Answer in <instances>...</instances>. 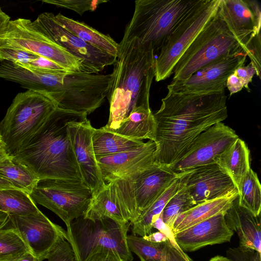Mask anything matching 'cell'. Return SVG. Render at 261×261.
Segmentation results:
<instances>
[{"instance_id":"6da1fadb","label":"cell","mask_w":261,"mask_h":261,"mask_svg":"<svg viewBox=\"0 0 261 261\" xmlns=\"http://www.w3.org/2000/svg\"><path fill=\"white\" fill-rule=\"evenodd\" d=\"M225 91L198 95L168 92L153 114L154 162L169 166L193 140L228 117Z\"/></svg>"},{"instance_id":"7a4b0ae2","label":"cell","mask_w":261,"mask_h":261,"mask_svg":"<svg viewBox=\"0 0 261 261\" xmlns=\"http://www.w3.org/2000/svg\"><path fill=\"white\" fill-rule=\"evenodd\" d=\"M87 116L86 113L57 108L13 158L27 166L39 179L83 181L68 125Z\"/></svg>"},{"instance_id":"3957f363","label":"cell","mask_w":261,"mask_h":261,"mask_svg":"<svg viewBox=\"0 0 261 261\" xmlns=\"http://www.w3.org/2000/svg\"><path fill=\"white\" fill-rule=\"evenodd\" d=\"M107 94L110 115L107 130L117 128L133 109L150 108V90L155 77L154 52L152 48L134 38L119 43Z\"/></svg>"},{"instance_id":"277c9868","label":"cell","mask_w":261,"mask_h":261,"mask_svg":"<svg viewBox=\"0 0 261 261\" xmlns=\"http://www.w3.org/2000/svg\"><path fill=\"white\" fill-rule=\"evenodd\" d=\"M199 0H138L122 42L137 38L160 51L187 12Z\"/></svg>"},{"instance_id":"5b68a950","label":"cell","mask_w":261,"mask_h":261,"mask_svg":"<svg viewBox=\"0 0 261 261\" xmlns=\"http://www.w3.org/2000/svg\"><path fill=\"white\" fill-rule=\"evenodd\" d=\"M47 95L31 90L18 93L0 122L6 152L14 156L57 108Z\"/></svg>"},{"instance_id":"8992f818","label":"cell","mask_w":261,"mask_h":261,"mask_svg":"<svg viewBox=\"0 0 261 261\" xmlns=\"http://www.w3.org/2000/svg\"><path fill=\"white\" fill-rule=\"evenodd\" d=\"M242 49L237 39L216 14L177 61L172 81L188 79L206 65Z\"/></svg>"},{"instance_id":"52a82bcc","label":"cell","mask_w":261,"mask_h":261,"mask_svg":"<svg viewBox=\"0 0 261 261\" xmlns=\"http://www.w3.org/2000/svg\"><path fill=\"white\" fill-rule=\"evenodd\" d=\"M130 225L109 218L90 219L82 216L74 219L67 233L76 261L84 260L97 247L114 251L124 261H133L126 240Z\"/></svg>"},{"instance_id":"ba28073f","label":"cell","mask_w":261,"mask_h":261,"mask_svg":"<svg viewBox=\"0 0 261 261\" xmlns=\"http://www.w3.org/2000/svg\"><path fill=\"white\" fill-rule=\"evenodd\" d=\"M220 0H199L174 29L155 60V80L173 74L177 61L206 23L217 14Z\"/></svg>"},{"instance_id":"9c48e42d","label":"cell","mask_w":261,"mask_h":261,"mask_svg":"<svg viewBox=\"0 0 261 261\" xmlns=\"http://www.w3.org/2000/svg\"><path fill=\"white\" fill-rule=\"evenodd\" d=\"M29 195L35 203L59 216L68 231L73 220L85 215L93 193L83 181L45 178L39 180Z\"/></svg>"},{"instance_id":"30bf717a","label":"cell","mask_w":261,"mask_h":261,"mask_svg":"<svg viewBox=\"0 0 261 261\" xmlns=\"http://www.w3.org/2000/svg\"><path fill=\"white\" fill-rule=\"evenodd\" d=\"M0 40V46L29 51L51 60L68 70L81 72V60L54 42L30 19L19 18L10 20Z\"/></svg>"},{"instance_id":"8fae6325","label":"cell","mask_w":261,"mask_h":261,"mask_svg":"<svg viewBox=\"0 0 261 261\" xmlns=\"http://www.w3.org/2000/svg\"><path fill=\"white\" fill-rule=\"evenodd\" d=\"M179 175L168 166L154 162L130 179L116 180L130 215L131 224Z\"/></svg>"},{"instance_id":"7c38bea8","label":"cell","mask_w":261,"mask_h":261,"mask_svg":"<svg viewBox=\"0 0 261 261\" xmlns=\"http://www.w3.org/2000/svg\"><path fill=\"white\" fill-rule=\"evenodd\" d=\"M34 21L54 42L81 60L82 72L98 74L116 61V57L85 42L66 30L56 20L53 13H42Z\"/></svg>"},{"instance_id":"4fadbf2b","label":"cell","mask_w":261,"mask_h":261,"mask_svg":"<svg viewBox=\"0 0 261 261\" xmlns=\"http://www.w3.org/2000/svg\"><path fill=\"white\" fill-rule=\"evenodd\" d=\"M239 138L235 131L218 122L197 136L178 158L168 167L179 174L210 164Z\"/></svg>"},{"instance_id":"5bb4252c","label":"cell","mask_w":261,"mask_h":261,"mask_svg":"<svg viewBox=\"0 0 261 261\" xmlns=\"http://www.w3.org/2000/svg\"><path fill=\"white\" fill-rule=\"evenodd\" d=\"M246 58L243 49L221 57L200 68L188 79L172 81L167 86L168 92L198 95L224 91L227 78L237 68L244 65Z\"/></svg>"},{"instance_id":"9a60e30c","label":"cell","mask_w":261,"mask_h":261,"mask_svg":"<svg viewBox=\"0 0 261 261\" xmlns=\"http://www.w3.org/2000/svg\"><path fill=\"white\" fill-rule=\"evenodd\" d=\"M7 225L19 234L29 251L40 261L46 258L60 237H66L68 241L67 231L40 210L25 215H9Z\"/></svg>"},{"instance_id":"2e32d148","label":"cell","mask_w":261,"mask_h":261,"mask_svg":"<svg viewBox=\"0 0 261 261\" xmlns=\"http://www.w3.org/2000/svg\"><path fill=\"white\" fill-rule=\"evenodd\" d=\"M156 145L149 140L129 150L96 157L105 181L130 179L154 163Z\"/></svg>"},{"instance_id":"e0dca14e","label":"cell","mask_w":261,"mask_h":261,"mask_svg":"<svg viewBox=\"0 0 261 261\" xmlns=\"http://www.w3.org/2000/svg\"><path fill=\"white\" fill-rule=\"evenodd\" d=\"M93 127L87 118L71 122L68 131L82 178L93 195L106 185L92 144Z\"/></svg>"},{"instance_id":"ac0fdd59","label":"cell","mask_w":261,"mask_h":261,"mask_svg":"<svg viewBox=\"0 0 261 261\" xmlns=\"http://www.w3.org/2000/svg\"><path fill=\"white\" fill-rule=\"evenodd\" d=\"M245 51L250 41L260 33L261 7L255 0H220L217 12Z\"/></svg>"},{"instance_id":"d6986e66","label":"cell","mask_w":261,"mask_h":261,"mask_svg":"<svg viewBox=\"0 0 261 261\" xmlns=\"http://www.w3.org/2000/svg\"><path fill=\"white\" fill-rule=\"evenodd\" d=\"M185 185L196 205L238 191L230 177L216 163L189 171Z\"/></svg>"},{"instance_id":"ffe728a7","label":"cell","mask_w":261,"mask_h":261,"mask_svg":"<svg viewBox=\"0 0 261 261\" xmlns=\"http://www.w3.org/2000/svg\"><path fill=\"white\" fill-rule=\"evenodd\" d=\"M224 214L214 216L174 233L176 243L183 251L193 252L229 242L234 232L227 225Z\"/></svg>"},{"instance_id":"44dd1931","label":"cell","mask_w":261,"mask_h":261,"mask_svg":"<svg viewBox=\"0 0 261 261\" xmlns=\"http://www.w3.org/2000/svg\"><path fill=\"white\" fill-rule=\"evenodd\" d=\"M84 217L90 219L111 218L121 223L130 222V218L116 181L106 184L93 195Z\"/></svg>"},{"instance_id":"7402d4cb","label":"cell","mask_w":261,"mask_h":261,"mask_svg":"<svg viewBox=\"0 0 261 261\" xmlns=\"http://www.w3.org/2000/svg\"><path fill=\"white\" fill-rule=\"evenodd\" d=\"M238 197L224 214L226 222L238 234L240 247L261 253L260 215L256 216L241 206Z\"/></svg>"},{"instance_id":"603a6c76","label":"cell","mask_w":261,"mask_h":261,"mask_svg":"<svg viewBox=\"0 0 261 261\" xmlns=\"http://www.w3.org/2000/svg\"><path fill=\"white\" fill-rule=\"evenodd\" d=\"M128 247L141 261H194L186 253L177 250L169 240L160 243L146 240L143 237L129 234Z\"/></svg>"},{"instance_id":"cb8c5ba5","label":"cell","mask_w":261,"mask_h":261,"mask_svg":"<svg viewBox=\"0 0 261 261\" xmlns=\"http://www.w3.org/2000/svg\"><path fill=\"white\" fill-rule=\"evenodd\" d=\"M236 191L226 196L197 204L179 214L175 219L173 233L181 231L214 216L225 213L238 197Z\"/></svg>"},{"instance_id":"d4e9b609","label":"cell","mask_w":261,"mask_h":261,"mask_svg":"<svg viewBox=\"0 0 261 261\" xmlns=\"http://www.w3.org/2000/svg\"><path fill=\"white\" fill-rule=\"evenodd\" d=\"M250 154L246 143L239 137L216 161V163L230 177L237 190L251 169Z\"/></svg>"},{"instance_id":"484cf974","label":"cell","mask_w":261,"mask_h":261,"mask_svg":"<svg viewBox=\"0 0 261 261\" xmlns=\"http://www.w3.org/2000/svg\"><path fill=\"white\" fill-rule=\"evenodd\" d=\"M54 18L66 30L85 42L117 58L119 44L109 35L104 34L83 22L68 18L61 13L54 14Z\"/></svg>"},{"instance_id":"4316f807","label":"cell","mask_w":261,"mask_h":261,"mask_svg":"<svg viewBox=\"0 0 261 261\" xmlns=\"http://www.w3.org/2000/svg\"><path fill=\"white\" fill-rule=\"evenodd\" d=\"M155 128V122L150 108L140 107L133 109L117 128L108 130L132 140L153 141Z\"/></svg>"},{"instance_id":"83f0119b","label":"cell","mask_w":261,"mask_h":261,"mask_svg":"<svg viewBox=\"0 0 261 261\" xmlns=\"http://www.w3.org/2000/svg\"><path fill=\"white\" fill-rule=\"evenodd\" d=\"M188 171L180 173L166 190L131 224L133 234L143 237L152 232V222L161 214L170 199L181 187Z\"/></svg>"},{"instance_id":"f1b7e54d","label":"cell","mask_w":261,"mask_h":261,"mask_svg":"<svg viewBox=\"0 0 261 261\" xmlns=\"http://www.w3.org/2000/svg\"><path fill=\"white\" fill-rule=\"evenodd\" d=\"M92 144L96 157L112 155L137 148L143 141L132 140L103 128H93Z\"/></svg>"},{"instance_id":"f546056e","label":"cell","mask_w":261,"mask_h":261,"mask_svg":"<svg viewBox=\"0 0 261 261\" xmlns=\"http://www.w3.org/2000/svg\"><path fill=\"white\" fill-rule=\"evenodd\" d=\"M0 177L9 181L16 189L29 194L39 180L27 166L11 156L0 162Z\"/></svg>"},{"instance_id":"4dcf8cb0","label":"cell","mask_w":261,"mask_h":261,"mask_svg":"<svg viewBox=\"0 0 261 261\" xmlns=\"http://www.w3.org/2000/svg\"><path fill=\"white\" fill-rule=\"evenodd\" d=\"M29 194L15 189H0V212L9 215H25L38 211Z\"/></svg>"},{"instance_id":"1f68e13d","label":"cell","mask_w":261,"mask_h":261,"mask_svg":"<svg viewBox=\"0 0 261 261\" xmlns=\"http://www.w3.org/2000/svg\"><path fill=\"white\" fill-rule=\"evenodd\" d=\"M239 205L254 215L261 211V186L257 173L251 168L242 179L238 189Z\"/></svg>"},{"instance_id":"d6a6232c","label":"cell","mask_w":261,"mask_h":261,"mask_svg":"<svg viewBox=\"0 0 261 261\" xmlns=\"http://www.w3.org/2000/svg\"><path fill=\"white\" fill-rule=\"evenodd\" d=\"M188 171L185 175L181 187L168 202L160 215L163 222L171 230L177 216L196 205L185 185Z\"/></svg>"},{"instance_id":"836d02e7","label":"cell","mask_w":261,"mask_h":261,"mask_svg":"<svg viewBox=\"0 0 261 261\" xmlns=\"http://www.w3.org/2000/svg\"><path fill=\"white\" fill-rule=\"evenodd\" d=\"M28 251L19 234L7 223L0 229V261H15Z\"/></svg>"},{"instance_id":"e575fe53","label":"cell","mask_w":261,"mask_h":261,"mask_svg":"<svg viewBox=\"0 0 261 261\" xmlns=\"http://www.w3.org/2000/svg\"><path fill=\"white\" fill-rule=\"evenodd\" d=\"M254 74H256V70L250 63L234 70L226 81V87L229 90L230 95L241 91L243 88L250 92L249 84L252 82Z\"/></svg>"},{"instance_id":"d590c367","label":"cell","mask_w":261,"mask_h":261,"mask_svg":"<svg viewBox=\"0 0 261 261\" xmlns=\"http://www.w3.org/2000/svg\"><path fill=\"white\" fill-rule=\"evenodd\" d=\"M43 3L53 5L58 7L72 10L80 15L89 11H94L101 4L107 1H74V0H44Z\"/></svg>"},{"instance_id":"8d00e7d4","label":"cell","mask_w":261,"mask_h":261,"mask_svg":"<svg viewBox=\"0 0 261 261\" xmlns=\"http://www.w3.org/2000/svg\"><path fill=\"white\" fill-rule=\"evenodd\" d=\"M48 261H76L73 250L63 236L60 237L54 246L48 252L46 258Z\"/></svg>"},{"instance_id":"74e56055","label":"cell","mask_w":261,"mask_h":261,"mask_svg":"<svg viewBox=\"0 0 261 261\" xmlns=\"http://www.w3.org/2000/svg\"><path fill=\"white\" fill-rule=\"evenodd\" d=\"M39 56L32 53L10 47L0 46V61L12 62L22 66Z\"/></svg>"},{"instance_id":"f35d334b","label":"cell","mask_w":261,"mask_h":261,"mask_svg":"<svg viewBox=\"0 0 261 261\" xmlns=\"http://www.w3.org/2000/svg\"><path fill=\"white\" fill-rule=\"evenodd\" d=\"M21 67L43 72L65 73L71 71L51 60L40 56Z\"/></svg>"},{"instance_id":"ab89813d","label":"cell","mask_w":261,"mask_h":261,"mask_svg":"<svg viewBox=\"0 0 261 261\" xmlns=\"http://www.w3.org/2000/svg\"><path fill=\"white\" fill-rule=\"evenodd\" d=\"M245 52L250 59V63L256 70V74L260 79L261 36L260 33L253 37L247 44Z\"/></svg>"},{"instance_id":"60d3db41","label":"cell","mask_w":261,"mask_h":261,"mask_svg":"<svg viewBox=\"0 0 261 261\" xmlns=\"http://www.w3.org/2000/svg\"><path fill=\"white\" fill-rule=\"evenodd\" d=\"M226 257L232 261H261V253L252 249H244L238 246L229 248Z\"/></svg>"},{"instance_id":"b9f144b4","label":"cell","mask_w":261,"mask_h":261,"mask_svg":"<svg viewBox=\"0 0 261 261\" xmlns=\"http://www.w3.org/2000/svg\"><path fill=\"white\" fill-rule=\"evenodd\" d=\"M82 261H124L114 251L102 247L94 248Z\"/></svg>"},{"instance_id":"7bdbcfd3","label":"cell","mask_w":261,"mask_h":261,"mask_svg":"<svg viewBox=\"0 0 261 261\" xmlns=\"http://www.w3.org/2000/svg\"><path fill=\"white\" fill-rule=\"evenodd\" d=\"M143 238L147 241L154 243L163 242L169 240L165 234L160 231L151 232Z\"/></svg>"},{"instance_id":"ee69618b","label":"cell","mask_w":261,"mask_h":261,"mask_svg":"<svg viewBox=\"0 0 261 261\" xmlns=\"http://www.w3.org/2000/svg\"><path fill=\"white\" fill-rule=\"evenodd\" d=\"M10 20V16L4 12L0 7V38L5 33Z\"/></svg>"},{"instance_id":"f6af8a7d","label":"cell","mask_w":261,"mask_h":261,"mask_svg":"<svg viewBox=\"0 0 261 261\" xmlns=\"http://www.w3.org/2000/svg\"><path fill=\"white\" fill-rule=\"evenodd\" d=\"M15 261H40L39 259L33 255L31 252L28 251L22 255L18 259Z\"/></svg>"},{"instance_id":"bcb514c9","label":"cell","mask_w":261,"mask_h":261,"mask_svg":"<svg viewBox=\"0 0 261 261\" xmlns=\"http://www.w3.org/2000/svg\"><path fill=\"white\" fill-rule=\"evenodd\" d=\"M9 214L0 212V229L5 227L9 220Z\"/></svg>"},{"instance_id":"7dc6e473","label":"cell","mask_w":261,"mask_h":261,"mask_svg":"<svg viewBox=\"0 0 261 261\" xmlns=\"http://www.w3.org/2000/svg\"><path fill=\"white\" fill-rule=\"evenodd\" d=\"M16 189L11 183L0 177V189Z\"/></svg>"},{"instance_id":"c3c4849f","label":"cell","mask_w":261,"mask_h":261,"mask_svg":"<svg viewBox=\"0 0 261 261\" xmlns=\"http://www.w3.org/2000/svg\"><path fill=\"white\" fill-rule=\"evenodd\" d=\"M209 261H232L227 257L221 255H216L211 258Z\"/></svg>"},{"instance_id":"681fc988","label":"cell","mask_w":261,"mask_h":261,"mask_svg":"<svg viewBox=\"0 0 261 261\" xmlns=\"http://www.w3.org/2000/svg\"><path fill=\"white\" fill-rule=\"evenodd\" d=\"M9 155L5 150H0V162L7 158Z\"/></svg>"},{"instance_id":"f907efd6","label":"cell","mask_w":261,"mask_h":261,"mask_svg":"<svg viewBox=\"0 0 261 261\" xmlns=\"http://www.w3.org/2000/svg\"><path fill=\"white\" fill-rule=\"evenodd\" d=\"M0 150H5V145L2 140L1 136H0Z\"/></svg>"}]
</instances>
